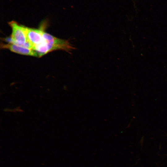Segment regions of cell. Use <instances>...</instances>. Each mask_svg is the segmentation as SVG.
Returning <instances> with one entry per match:
<instances>
[{"label":"cell","instance_id":"obj_1","mask_svg":"<svg viewBox=\"0 0 167 167\" xmlns=\"http://www.w3.org/2000/svg\"><path fill=\"white\" fill-rule=\"evenodd\" d=\"M42 33L45 43V49L46 54L57 50H62L69 52L74 49L67 40L57 38L42 30Z\"/></svg>","mask_w":167,"mask_h":167},{"label":"cell","instance_id":"obj_2","mask_svg":"<svg viewBox=\"0 0 167 167\" xmlns=\"http://www.w3.org/2000/svg\"><path fill=\"white\" fill-rule=\"evenodd\" d=\"M9 24L12 30L10 37L11 42L31 49L27 41L24 30V26L20 25L17 22L14 21L9 22Z\"/></svg>","mask_w":167,"mask_h":167},{"label":"cell","instance_id":"obj_3","mask_svg":"<svg viewBox=\"0 0 167 167\" xmlns=\"http://www.w3.org/2000/svg\"><path fill=\"white\" fill-rule=\"evenodd\" d=\"M28 42L31 48L34 50L45 42L41 29L29 28L24 26Z\"/></svg>","mask_w":167,"mask_h":167},{"label":"cell","instance_id":"obj_4","mask_svg":"<svg viewBox=\"0 0 167 167\" xmlns=\"http://www.w3.org/2000/svg\"><path fill=\"white\" fill-rule=\"evenodd\" d=\"M1 47L7 49L11 51L21 54L39 57L37 53L34 50L10 42L2 44Z\"/></svg>","mask_w":167,"mask_h":167}]
</instances>
